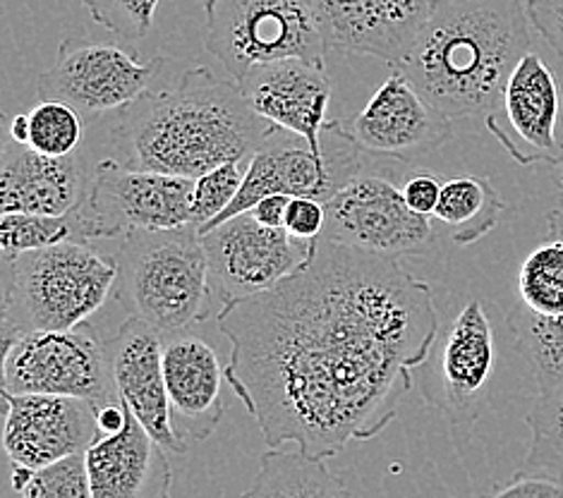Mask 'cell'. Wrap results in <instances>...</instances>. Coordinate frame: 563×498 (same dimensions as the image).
Masks as SVG:
<instances>
[{"instance_id":"e575fe53","label":"cell","mask_w":563,"mask_h":498,"mask_svg":"<svg viewBox=\"0 0 563 498\" xmlns=\"http://www.w3.org/2000/svg\"><path fill=\"white\" fill-rule=\"evenodd\" d=\"M494 496H522V498H563V484L540 473H516L511 482L496 487Z\"/></svg>"},{"instance_id":"e0dca14e","label":"cell","mask_w":563,"mask_h":498,"mask_svg":"<svg viewBox=\"0 0 563 498\" xmlns=\"http://www.w3.org/2000/svg\"><path fill=\"white\" fill-rule=\"evenodd\" d=\"M351 132L367 154L398 161L418 158L453 137L451 118L429 103L398 67L372 93Z\"/></svg>"},{"instance_id":"836d02e7","label":"cell","mask_w":563,"mask_h":498,"mask_svg":"<svg viewBox=\"0 0 563 498\" xmlns=\"http://www.w3.org/2000/svg\"><path fill=\"white\" fill-rule=\"evenodd\" d=\"M441 187L444 185L437 180V175L432 170H418L404 180L400 190H404V199L408 201V207L412 211L434 219V211L441 199Z\"/></svg>"},{"instance_id":"52a82bcc","label":"cell","mask_w":563,"mask_h":498,"mask_svg":"<svg viewBox=\"0 0 563 498\" xmlns=\"http://www.w3.org/2000/svg\"><path fill=\"white\" fill-rule=\"evenodd\" d=\"M321 144H324V152L317 154L300 134L276 128L272 137L252 154L245 180L240 185L235 199L219 219L202 228L199 235L250 211L260 199L278 192L288 197H310L327 204L347 180L365 170L367 152L339 120H329L324 132H321Z\"/></svg>"},{"instance_id":"8992f818","label":"cell","mask_w":563,"mask_h":498,"mask_svg":"<svg viewBox=\"0 0 563 498\" xmlns=\"http://www.w3.org/2000/svg\"><path fill=\"white\" fill-rule=\"evenodd\" d=\"M205 12V46L238 82L260 63L305 58L327 65L331 46L317 0H207Z\"/></svg>"},{"instance_id":"8fae6325","label":"cell","mask_w":563,"mask_h":498,"mask_svg":"<svg viewBox=\"0 0 563 498\" xmlns=\"http://www.w3.org/2000/svg\"><path fill=\"white\" fill-rule=\"evenodd\" d=\"M166 58L140 60L137 53L91 38H65L56 63L38 77L36 93L42 99L70 103L93 123L106 113L140 99L164 73Z\"/></svg>"},{"instance_id":"cb8c5ba5","label":"cell","mask_w":563,"mask_h":498,"mask_svg":"<svg viewBox=\"0 0 563 498\" xmlns=\"http://www.w3.org/2000/svg\"><path fill=\"white\" fill-rule=\"evenodd\" d=\"M351 489L331 473L324 457L307 455L295 443L269 446L245 496H347Z\"/></svg>"},{"instance_id":"3957f363","label":"cell","mask_w":563,"mask_h":498,"mask_svg":"<svg viewBox=\"0 0 563 498\" xmlns=\"http://www.w3.org/2000/svg\"><path fill=\"white\" fill-rule=\"evenodd\" d=\"M522 0H437L398 67L422 97L453 118H487L530 51Z\"/></svg>"},{"instance_id":"ba28073f","label":"cell","mask_w":563,"mask_h":498,"mask_svg":"<svg viewBox=\"0 0 563 498\" xmlns=\"http://www.w3.org/2000/svg\"><path fill=\"white\" fill-rule=\"evenodd\" d=\"M3 390L118 402L109 350L87 324L68 331H34L3 345Z\"/></svg>"},{"instance_id":"4316f807","label":"cell","mask_w":563,"mask_h":498,"mask_svg":"<svg viewBox=\"0 0 563 498\" xmlns=\"http://www.w3.org/2000/svg\"><path fill=\"white\" fill-rule=\"evenodd\" d=\"M530 449L518 473H540L563 484V386L542 390L528 412Z\"/></svg>"},{"instance_id":"5bb4252c","label":"cell","mask_w":563,"mask_h":498,"mask_svg":"<svg viewBox=\"0 0 563 498\" xmlns=\"http://www.w3.org/2000/svg\"><path fill=\"white\" fill-rule=\"evenodd\" d=\"M437 345V369L422 381L427 406L444 412L453 427H473L485 410L496 365L494 327L485 305L467 302Z\"/></svg>"},{"instance_id":"8d00e7d4","label":"cell","mask_w":563,"mask_h":498,"mask_svg":"<svg viewBox=\"0 0 563 498\" xmlns=\"http://www.w3.org/2000/svg\"><path fill=\"white\" fill-rule=\"evenodd\" d=\"M97 417H99V432H101V436L115 434L118 429H123V424H125L128 408H125L123 400L109 402V406H101V408H99Z\"/></svg>"},{"instance_id":"4dcf8cb0","label":"cell","mask_w":563,"mask_h":498,"mask_svg":"<svg viewBox=\"0 0 563 498\" xmlns=\"http://www.w3.org/2000/svg\"><path fill=\"white\" fill-rule=\"evenodd\" d=\"M91 20L103 30L125 38L142 42L150 34L161 0H82Z\"/></svg>"},{"instance_id":"1f68e13d","label":"cell","mask_w":563,"mask_h":498,"mask_svg":"<svg viewBox=\"0 0 563 498\" xmlns=\"http://www.w3.org/2000/svg\"><path fill=\"white\" fill-rule=\"evenodd\" d=\"M327 225V204L310 197H290L286 211V231L302 240H319Z\"/></svg>"},{"instance_id":"484cf974","label":"cell","mask_w":563,"mask_h":498,"mask_svg":"<svg viewBox=\"0 0 563 498\" xmlns=\"http://www.w3.org/2000/svg\"><path fill=\"white\" fill-rule=\"evenodd\" d=\"M63 242H93L82 204L65 213H3L0 250L3 257L42 250Z\"/></svg>"},{"instance_id":"30bf717a","label":"cell","mask_w":563,"mask_h":498,"mask_svg":"<svg viewBox=\"0 0 563 498\" xmlns=\"http://www.w3.org/2000/svg\"><path fill=\"white\" fill-rule=\"evenodd\" d=\"M195 180L132 168L103 156L82 201L93 240H115L135 231H164L192 223Z\"/></svg>"},{"instance_id":"d4e9b609","label":"cell","mask_w":563,"mask_h":498,"mask_svg":"<svg viewBox=\"0 0 563 498\" xmlns=\"http://www.w3.org/2000/svg\"><path fill=\"white\" fill-rule=\"evenodd\" d=\"M506 204L487 175H459L441 187L434 219L444 223L453 242L475 245L501 221Z\"/></svg>"},{"instance_id":"603a6c76","label":"cell","mask_w":563,"mask_h":498,"mask_svg":"<svg viewBox=\"0 0 563 498\" xmlns=\"http://www.w3.org/2000/svg\"><path fill=\"white\" fill-rule=\"evenodd\" d=\"M128 408V406H125ZM166 449L128 408L123 429L99 436L85 451L91 498H164L173 469Z\"/></svg>"},{"instance_id":"f35d334b","label":"cell","mask_w":563,"mask_h":498,"mask_svg":"<svg viewBox=\"0 0 563 498\" xmlns=\"http://www.w3.org/2000/svg\"><path fill=\"white\" fill-rule=\"evenodd\" d=\"M552 168H554V182L559 185V190H561V195H563V142H561V154H559L556 164H554Z\"/></svg>"},{"instance_id":"9a60e30c","label":"cell","mask_w":563,"mask_h":498,"mask_svg":"<svg viewBox=\"0 0 563 498\" xmlns=\"http://www.w3.org/2000/svg\"><path fill=\"white\" fill-rule=\"evenodd\" d=\"M559 118V79L538 53L528 51L514 67L499 106L485 123L520 166H554L561 154Z\"/></svg>"},{"instance_id":"2e32d148","label":"cell","mask_w":563,"mask_h":498,"mask_svg":"<svg viewBox=\"0 0 563 498\" xmlns=\"http://www.w3.org/2000/svg\"><path fill=\"white\" fill-rule=\"evenodd\" d=\"M5 398L3 451L10 463L44 467L85 453L99 432V408L85 398L10 394Z\"/></svg>"},{"instance_id":"74e56055","label":"cell","mask_w":563,"mask_h":498,"mask_svg":"<svg viewBox=\"0 0 563 498\" xmlns=\"http://www.w3.org/2000/svg\"><path fill=\"white\" fill-rule=\"evenodd\" d=\"M10 137L22 144H26V140H30V118H26V113H20L15 115V120H12Z\"/></svg>"},{"instance_id":"4fadbf2b","label":"cell","mask_w":563,"mask_h":498,"mask_svg":"<svg viewBox=\"0 0 563 498\" xmlns=\"http://www.w3.org/2000/svg\"><path fill=\"white\" fill-rule=\"evenodd\" d=\"M547 237L518 272V302L508 314L516 350L540 394L563 386V209L547 217Z\"/></svg>"},{"instance_id":"7402d4cb","label":"cell","mask_w":563,"mask_h":498,"mask_svg":"<svg viewBox=\"0 0 563 498\" xmlns=\"http://www.w3.org/2000/svg\"><path fill=\"white\" fill-rule=\"evenodd\" d=\"M91 178L93 166L82 150L48 156L8 137L0 166V211L65 213L87 199Z\"/></svg>"},{"instance_id":"9c48e42d","label":"cell","mask_w":563,"mask_h":498,"mask_svg":"<svg viewBox=\"0 0 563 498\" xmlns=\"http://www.w3.org/2000/svg\"><path fill=\"white\" fill-rule=\"evenodd\" d=\"M211 288L221 307L272 290L314 259L319 240L290 235L260 223L250 211L202 235Z\"/></svg>"},{"instance_id":"6da1fadb","label":"cell","mask_w":563,"mask_h":498,"mask_svg":"<svg viewBox=\"0 0 563 498\" xmlns=\"http://www.w3.org/2000/svg\"><path fill=\"white\" fill-rule=\"evenodd\" d=\"M217 324L231 341L228 384L266 446L324 461L391 424L439 339L429 283L324 237L302 272L223 307Z\"/></svg>"},{"instance_id":"7a4b0ae2","label":"cell","mask_w":563,"mask_h":498,"mask_svg":"<svg viewBox=\"0 0 563 498\" xmlns=\"http://www.w3.org/2000/svg\"><path fill=\"white\" fill-rule=\"evenodd\" d=\"M109 158L132 168L199 178L228 161L250 158L274 123L252 109L238 79L192 67L173 87L99 118Z\"/></svg>"},{"instance_id":"d6a6232c","label":"cell","mask_w":563,"mask_h":498,"mask_svg":"<svg viewBox=\"0 0 563 498\" xmlns=\"http://www.w3.org/2000/svg\"><path fill=\"white\" fill-rule=\"evenodd\" d=\"M526 8L538 34L563 56V0H526Z\"/></svg>"},{"instance_id":"f1b7e54d","label":"cell","mask_w":563,"mask_h":498,"mask_svg":"<svg viewBox=\"0 0 563 498\" xmlns=\"http://www.w3.org/2000/svg\"><path fill=\"white\" fill-rule=\"evenodd\" d=\"M26 118H30V140H26V144L32 150L48 156H68L82 150L87 120L70 103L42 99L32 111H26Z\"/></svg>"},{"instance_id":"ffe728a7","label":"cell","mask_w":563,"mask_h":498,"mask_svg":"<svg viewBox=\"0 0 563 498\" xmlns=\"http://www.w3.org/2000/svg\"><path fill=\"white\" fill-rule=\"evenodd\" d=\"M120 400L135 412L161 446L185 453L187 446L173 432L164 372V335L137 317H128L106 341Z\"/></svg>"},{"instance_id":"d590c367","label":"cell","mask_w":563,"mask_h":498,"mask_svg":"<svg viewBox=\"0 0 563 498\" xmlns=\"http://www.w3.org/2000/svg\"><path fill=\"white\" fill-rule=\"evenodd\" d=\"M290 204V197L288 195H269L260 199L257 204L250 209V213L260 223L269 225V228H284L286 225V211Z\"/></svg>"},{"instance_id":"d6986e66","label":"cell","mask_w":563,"mask_h":498,"mask_svg":"<svg viewBox=\"0 0 563 498\" xmlns=\"http://www.w3.org/2000/svg\"><path fill=\"white\" fill-rule=\"evenodd\" d=\"M164 372L173 432L185 446L207 441L225 414L228 374L219 353L192 331L164 335Z\"/></svg>"},{"instance_id":"83f0119b","label":"cell","mask_w":563,"mask_h":498,"mask_svg":"<svg viewBox=\"0 0 563 498\" xmlns=\"http://www.w3.org/2000/svg\"><path fill=\"white\" fill-rule=\"evenodd\" d=\"M10 487L22 498H91L87 455L75 453L44 467L10 463Z\"/></svg>"},{"instance_id":"277c9868","label":"cell","mask_w":563,"mask_h":498,"mask_svg":"<svg viewBox=\"0 0 563 498\" xmlns=\"http://www.w3.org/2000/svg\"><path fill=\"white\" fill-rule=\"evenodd\" d=\"M111 254L118 264L115 295L130 317L161 335L192 331L209 319L217 295L205 240L192 223L120 235Z\"/></svg>"},{"instance_id":"5b68a950","label":"cell","mask_w":563,"mask_h":498,"mask_svg":"<svg viewBox=\"0 0 563 498\" xmlns=\"http://www.w3.org/2000/svg\"><path fill=\"white\" fill-rule=\"evenodd\" d=\"M118 264L91 242L3 257V345L34 331L82 327L115 292Z\"/></svg>"},{"instance_id":"f546056e","label":"cell","mask_w":563,"mask_h":498,"mask_svg":"<svg viewBox=\"0 0 563 498\" xmlns=\"http://www.w3.org/2000/svg\"><path fill=\"white\" fill-rule=\"evenodd\" d=\"M250 158L228 161V164H221L195 178L192 225L199 228V231L207 228L213 219H219L228 204L235 199L240 185L245 180Z\"/></svg>"},{"instance_id":"ac0fdd59","label":"cell","mask_w":563,"mask_h":498,"mask_svg":"<svg viewBox=\"0 0 563 498\" xmlns=\"http://www.w3.org/2000/svg\"><path fill=\"white\" fill-rule=\"evenodd\" d=\"M245 99L276 128L300 134L317 154L324 152L321 132L327 128L331 77L327 65L305 58H284L252 65L240 79Z\"/></svg>"},{"instance_id":"44dd1931","label":"cell","mask_w":563,"mask_h":498,"mask_svg":"<svg viewBox=\"0 0 563 498\" xmlns=\"http://www.w3.org/2000/svg\"><path fill=\"white\" fill-rule=\"evenodd\" d=\"M437 0H317L331 48L384 60H404Z\"/></svg>"},{"instance_id":"7c38bea8","label":"cell","mask_w":563,"mask_h":498,"mask_svg":"<svg viewBox=\"0 0 563 498\" xmlns=\"http://www.w3.org/2000/svg\"><path fill=\"white\" fill-rule=\"evenodd\" d=\"M324 240L384 257H420L432 247V217L412 211L400 185L384 173L360 170L327 201Z\"/></svg>"}]
</instances>
